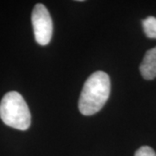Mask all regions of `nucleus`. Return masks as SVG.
Segmentation results:
<instances>
[{
  "label": "nucleus",
  "mask_w": 156,
  "mask_h": 156,
  "mask_svg": "<svg viewBox=\"0 0 156 156\" xmlns=\"http://www.w3.org/2000/svg\"><path fill=\"white\" fill-rule=\"evenodd\" d=\"M134 156H156V153L150 147L143 146L135 152Z\"/></svg>",
  "instance_id": "nucleus-6"
},
{
  "label": "nucleus",
  "mask_w": 156,
  "mask_h": 156,
  "mask_svg": "<svg viewBox=\"0 0 156 156\" xmlns=\"http://www.w3.org/2000/svg\"><path fill=\"white\" fill-rule=\"evenodd\" d=\"M110 94V79L107 73L96 71L83 85L79 98V111L83 115H92L105 105Z\"/></svg>",
  "instance_id": "nucleus-1"
},
{
  "label": "nucleus",
  "mask_w": 156,
  "mask_h": 156,
  "mask_svg": "<svg viewBox=\"0 0 156 156\" xmlns=\"http://www.w3.org/2000/svg\"><path fill=\"white\" fill-rule=\"evenodd\" d=\"M0 118L7 126L18 130H27L31 122V115L26 101L19 93L11 91L0 102Z\"/></svg>",
  "instance_id": "nucleus-2"
},
{
  "label": "nucleus",
  "mask_w": 156,
  "mask_h": 156,
  "mask_svg": "<svg viewBox=\"0 0 156 156\" xmlns=\"http://www.w3.org/2000/svg\"><path fill=\"white\" fill-rule=\"evenodd\" d=\"M140 71L146 80H153L156 77V47L146 52L140 65Z\"/></svg>",
  "instance_id": "nucleus-4"
},
{
  "label": "nucleus",
  "mask_w": 156,
  "mask_h": 156,
  "mask_svg": "<svg viewBox=\"0 0 156 156\" xmlns=\"http://www.w3.org/2000/svg\"><path fill=\"white\" fill-rule=\"evenodd\" d=\"M142 26L146 36L149 38H156V18L147 17L142 21Z\"/></svg>",
  "instance_id": "nucleus-5"
},
{
  "label": "nucleus",
  "mask_w": 156,
  "mask_h": 156,
  "mask_svg": "<svg viewBox=\"0 0 156 156\" xmlns=\"http://www.w3.org/2000/svg\"><path fill=\"white\" fill-rule=\"evenodd\" d=\"M35 39L40 45H47L51 40L53 23L47 8L42 4L34 7L31 16Z\"/></svg>",
  "instance_id": "nucleus-3"
}]
</instances>
